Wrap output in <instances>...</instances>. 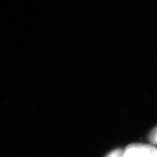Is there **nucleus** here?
Here are the masks:
<instances>
[{
  "instance_id": "nucleus-1",
  "label": "nucleus",
  "mask_w": 157,
  "mask_h": 157,
  "mask_svg": "<svg viewBox=\"0 0 157 157\" xmlns=\"http://www.w3.org/2000/svg\"><path fill=\"white\" fill-rule=\"evenodd\" d=\"M122 157H157V148L151 145L133 143L123 151Z\"/></svg>"
},
{
  "instance_id": "nucleus-2",
  "label": "nucleus",
  "mask_w": 157,
  "mask_h": 157,
  "mask_svg": "<svg viewBox=\"0 0 157 157\" xmlns=\"http://www.w3.org/2000/svg\"><path fill=\"white\" fill-rule=\"evenodd\" d=\"M149 140L154 144H157V127L151 132L149 135Z\"/></svg>"
},
{
  "instance_id": "nucleus-3",
  "label": "nucleus",
  "mask_w": 157,
  "mask_h": 157,
  "mask_svg": "<svg viewBox=\"0 0 157 157\" xmlns=\"http://www.w3.org/2000/svg\"><path fill=\"white\" fill-rule=\"evenodd\" d=\"M123 150L121 149H116L110 152L105 157H122Z\"/></svg>"
}]
</instances>
